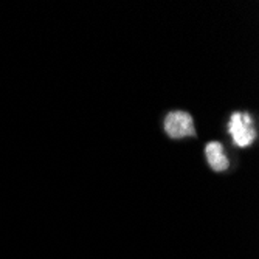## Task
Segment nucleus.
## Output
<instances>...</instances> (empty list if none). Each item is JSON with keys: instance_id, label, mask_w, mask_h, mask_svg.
Masks as SVG:
<instances>
[{"instance_id": "3", "label": "nucleus", "mask_w": 259, "mask_h": 259, "mask_svg": "<svg viewBox=\"0 0 259 259\" xmlns=\"http://www.w3.org/2000/svg\"><path fill=\"white\" fill-rule=\"evenodd\" d=\"M205 155H206L209 168L213 171L222 172L228 168L230 161L225 155L224 146L219 143V141H211V143H208L205 148Z\"/></svg>"}, {"instance_id": "2", "label": "nucleus", "mask_w": 259, "mask_h": 259, "mask_svg": "<svg viewBox=\"0 0 259 259\" xmlns=\"http://www.w3.org/2000/svg\"><path fill=\"white\" fill-rule=\"evenodd\" d=\"M164 131H166V134L174 140L193 137L196 134L193 116L183 110L171 112L166 115V118H164Z\"/></svg>"}, {"instance_id": "1", "label": "nucleus", "mask_w": 259, "mask_h": 259, "mask_svg": "<svg viewBox=\"0 0 259 259\" xmlns=\"http://www.w3.org/2000/svg\"><path fill=\"white\" fill-rule=\"evenodd\" d=\"M228 132L233 137V141L236 146L239 148L250 146L256 138V131L253 126L251 115L242 113V112H234L228 121Z\"/></svg>"}]
</instances>
